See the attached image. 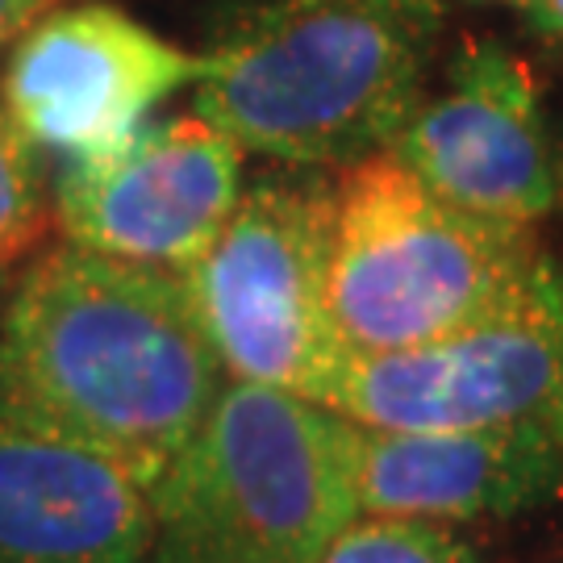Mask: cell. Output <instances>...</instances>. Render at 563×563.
<instances>
[{
  "instance_id": "1",
  "label": "cell",
  "mask_w": 563,
  "mask_h": 563,
  "mask_svg": "<svg viewBox=\"0 0 563 563\" xmlns=\"http://www.w3.org/2000/svg\"><path fill=\"white\" fill-rule=\"evenodd\" d=\"M176 272L63 242L0 313V409L104 451L155 488L222 388Z\"/></svg>"
},
{
  "instance_id": "2",
  "label": "cell",
  "mask_w": 563,
  "mask_h": 563,
  "mask_svg": "<svg viewBox=\"0 0 563 563\" xmlns=\"http://www.w3.org/2000/svg\"><path fill=\"white\" fill-rule=\"evenodd\" d=\"M443 0H255L205 55L197 113L284 167L380 155L426 97Z\"/></svg>"
},
{
  "instance_id": "3",
  "label": "cell",
  "mask_w": 563,
  "mask_h": 563,
  "mask_svg": "<svg viewBox=\"0 0 563 563\" xmlns=\"http://www.w3.org/2000/svg\"><path fill=\"white\" fill-rule=\"evenodd\" d=\"M547 267L534 230L451 205L393 151L342 167L330 192L325 309L351 360L460 334L530 292Z\"/></svg>"
},
{
  "instance_id": "4",
  "label": "cell",
  "mask_w": 563,
  "mask_h": 563,
  "mask_svg": "<svg viewBox=\"0 0 563 563\" xmlns=\"http://www.w3.org/2000/svg\"><path fill=\"white\" fill-rule=\"evenodd\" d=\"M355 422L280 388L230 380L151 488L155 563H318L360 518Z\"/></svg>"
},
{
  "instance_id": "5",
  "label": "cell",
  "mask_w": 563,
  "mask_h": 563,
  "mask_svg": "<svg viewBox=\"0 0 563 563\" xmlns=\"http://www.w3.org/2000/svg\"><path fill=\"white\" fill-rule=\"evenodd\" d=\"M330 192L305 167L260 176L213 246L176 276L230 380L334 409L351 351L325 309Z\"/></svg>"
},
{
  "instance_id": "6",
  "label": "cell",
  "mask_w": 563,
  "mask_h": 563,
  "mask_svg": "<svg viewBox=\"0 0 563 563\" xmlns=\"http://www.w3.org/2000/svg\"><path fill=\"white\" fill-rule=\"evenodd\" d=\"M334 413L380 430H534L563 446V267L460 334L351 360Z\"/></svg>"
},
{
  "instance_id": "7",
  "label": "cell",
  "mask_w": 563,
  "mask_h": 563,
  "mask_svg": "<svg viewBox=\"0 0 563 563\" xmlns=\"http://www.w3.org/2000/svg\"><path fill=\"white\" fill-rule=\"evenodd\" d=\"M439 197L505 225L563 209V146L543 88L497 38H463L439 92H426L388 146Z\"/></svg>"
},
{
  "instance_id": "8",
  "label": "cell",
  "mask_w": 563,
  "mask_h": 563,
  "mask_svg": "<svg viewBox=\"0 0 563 563\" xmlns=\"http://www.w3.org/2000/svg\"><path fill=\"white\" fill-rule=\"evenodd\" d=\"M242 155L201 113L146 121L113 151L63 163L51 213L76 246L184 272L230 222L242 197Z\"/></svg>"
},
{
  "instance_id": "9",
  "label": "cell",
  "mask_w": 563,
  "mask_h": 563,
  "mask_svg": "<svg viewBox=\"0 0 563 563\" xmlns=\"http://www.w3.org/2000/svg\"><path fill=\"white\" fill-rule=\"evenodd\" d=\"M205 76V55L159 38L113 4L51 9L4 67V109L34 151L101 155L130 139L176 88Z\"/></svg>"
},
{
  "instance_id": "10",
  "label": "cell",
  "mask_w": 563,
  "mask_h": 563,
  "mask_svg": "<svg viewBox=\"0 0 563 563\" xmlns=\"http://www.w3.org/2000/svg\"><path fill=\"white\" fill-rule=\"evenodd\" d=\"M151 488L104 451L0 409V563H146Z\"/></svg>"
},
{
  "instance_id": "11",
  "label": "cell",
  "mask_w": 563,
  "mask_h": 563,
  "mask_svg": "<svg viewBox=\"0 0 563 563\" xmlns=\"http://www.w3.org/2000/svg\"><path fill=\"white\" fill-rule=\"evenodd\" d=\"M355 509L460 526L518 518L563 493V446L534 430H380L351 434Z\"/></svg>"
},
{
  "instance_id": "12",
  "label": "cell",
  "mask_w": 563,
  "mask_h": 563,
  "mask_svg": "<svg viewBox=\"0 0 563 563\" xmlns=\"http://www.w3.org/2000/svg\"><path fill=\"white\" fill-rule=\"evenodd\" d=\"M318 563H481L455 526L360 514L334 534Z\"/></svg>"
},
{
  "instance_id": "13",
  "label": "cell",
  "mask_w": 563,
  "mask_h": 563,
  "mask_svg": "<svg viewBox=\"0 0 563 563\" xmlns=\"http://www.w3.org/2000/svg\"><path fill=\"white\" fill-rule=\"evenodd\" d=\"M51 222L55 213L42 184L38 151L0 101V267L30 255L46 239Z\"/></svg>"
},
{
  "instance_id": "14",
  "label": "cell",
  "mask_w": 563,
  "mask_h": 563,
  "mask_svg": "<svg viewBox=\"0 0 563 563\" xmlns=\"http://www.w3.org/2000/svg\"><path fill=\"white\" fill-rule=\"evenodd\" d=\"M51 9H59V0H0V51L13 46V42L38 25Z\"/></svg>"
},
{
  "instance_id": "15",
  "label": "cell",
  "mask_w": 563,
  "mask_h": 563,
  "mask_svg": "<svg viewBox=\"0 0 563 563\" xmlns=\"http://www.w3.org/2000/svg\"><path fill=\"white\" fill-rule=\"evenodd\" d=\"M522 13L547 42L563 46V0H526Z\"/></svg>"
},
{
  "instance_id": "16",
  "label": "cell",
  "mask_w": 563,
  "mask_h": 563,
  "mask_svg": "<svg viewBox=\"0 0 563 563\" xmlns=\"http://www.w3.org/2000/svg\"><path fill=\"white\" fill-rule=\"evenodd\" d=\"M501 4H518V9H522V4H526V0H501Z\"/></svg>"
}]
</instances>
